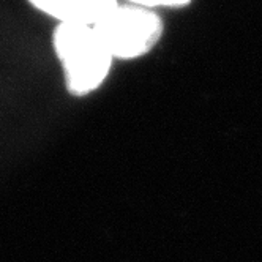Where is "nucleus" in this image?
Returning <instances> with one entry per match:
<instances>
[{"instance_id": "f03ea898", "label": "nucleus", "mask_w": 262, "mask_h": 262, "mask_svg": "<svg viewBox=\"0 0 262 262\" xmlns=\"http://www.w3.org/2000/svg\"><path fill=\"white\" fill-rule=\"evenodd\" d=\"M95 29L116 62H131L145 57L160 43L164 32L157 10L120 2Z\"/></svg>"}, {"instance_id": "20e7f679", "label": "nucleus", "mask_w": 262, "mask_h": 262, "mask_svg": "<svg viewBox=\"0 0 262 262\" xmlns=\"http://www.w3.org/2000/svg\"><path fill=\"white\" fill-rule=\"evenodd\" d=\"M191 0H125V4H131V5H139V7H145V8H179V7H185L188 5Z\"/></svg>"}, {"instance_id": "7ed1b4c3", "label": "nucleus", "mask_w": 262, "mask_h": 262, "mask_svg": "<svg viewBox=\"0 0 262 262\" xmlns=\"http://www.w3.org/2000/svg\"><path fill=\"white\" fill-rule=\"evenodd\" d=\"M32 8L57 24L97 26L119 0H27Z\"/></svg>"}, {"instance_id": "f257e3e1", "label": "nucleus", "mask_w": 262, "mask_h": 262, "mask_svg": "<svg viewBox=\"0 0 262 262\" xmlns=\"http://www.w3.org/2000/svg\"><path fill=\"white\" fill-rule=\"evenodd\" d=\"M52 51L65 87L74 97H89L100 90L116 63L95 26L55 24Z\"/></svg>"}]
</instances>
